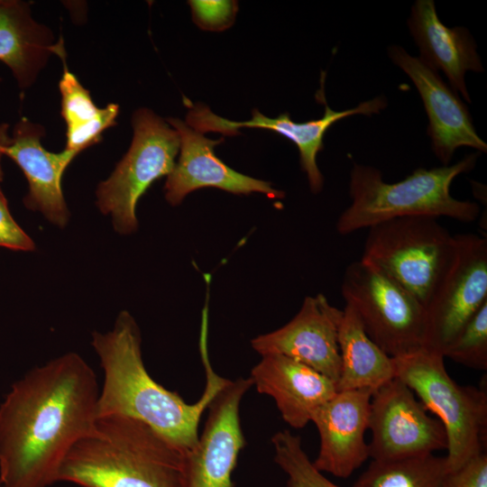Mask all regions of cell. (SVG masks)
I'll return each instance as SVG.
<instances>
[{"label": "cell", "instance_id": "6da1fadb", "mask_svg": "<svg viewBox=\"0 0 487 487\" xmlns=\"http://www.w3.org/2000/svg\"><path fill=\"white\" fill-rule=\"evenodd\" d=\"M98 395L93 369L73 352L14 381L0 404L1 486L58 482L65 456L95 427Z\"/></svg>", "mask_w": 487, "mask_h": 487}, {"label": "cell", "instance_id": "7a4b0ae2", "mask_svg": "<svg viewBox=\"0 0 487 487\" xmlns=\"http://www.w3.org/2000/svg\"><path fill=\"white\" fill-rule=\"evenodd\" d=\"M206 337H200L206 388L197 402L188 404L151 377L142 356L140 328L127 310L121 311L110 331L92 334L91 345L104 374L97 418L122 415L141 420L178 446L192 450L198 440L203 412L229 381L213 371Z\"/></svg>", "mask_w": 487, "mask_h": 487}, {"label": "cell", "instance_id": "3957f363", "mask_svg": "<svg viewBox=\"0 0 487 487\" xmlns=\"http://www.w3.org/2000/svg\"><path fill=\"white\" fill-rule=\"evenodd\" d=\"M189 452L141 420L103 416L70 448L58 482L80 487H189Z\"/></svg>", "mask_w": 487, "mask_h": 487}, {"label": "cell", "instance_id": "277c9868", "mask_svg": "<svg viewBox=\"0 0 487 487\" xmlns=\"http://www.w3.org/2000/svg\"><path fill=\"white\" fill-rule=\"evenodd\" d=\"M478 155L467 154L452 165L417 169L395 183L385 182L376 168L354 163L349 186L352 202L336 222L337 232L346 235L407 216H445L463 223L475 221L480 212L478 204L455 198L450 187L458 175L473 170Z\"/></svg>", "mask_w": 487, "mask_h": 487}, {"label": "cell", "instance_id": "5b68a950", "mask_svg": "<svg viewBox=\"0 0 487 487\" xmlns=\"http://www.w3.org/2000/svg\"><path fill=\"white\" fill-rule=\"evenodd\" d=\"M444 358L420 348L393 360L396 377L443 425L447 440L445 458L451 473L486 452L487 392L458 384L446 372Z\"/></svg>", "mask_w": 487, "mask_h": 487}, {"label": "cell", "instance_id": "8992f818", "mask_svg": "<svg viewBox=\"0 0 487 487\" xmlns=\"http://www.w3.org/2000/svg\"><path fill=\"white\" fill-rule=\"evenodd\" d=\"M455 248V235L437 218L400 217L368 228L361 261L388 275L426 308Z\"/></svg>", "mask_w": 487, "mask_h": 487}, {"label": "cell", "instance_id": "52a82bcc", "mask_svg": "<svg viewBox=\"0 0 487 487\" xmlns=\"http://www.w3.org/2000/svg\"><path fill=\"white\" fill-rule=\"evenodd\" d=\"M132 124L127 152L96 191L98 209L123 235L137 230L139 199L155 180L172 171L180 146L177 131L148 108L136 110Z\"/></svg>", "mask_w": 487, "mask_h": 487}, {"label": "cell", "instance_id": "ba28073f", "mask_svg": "<svg viewBox=\"0 0 487 487\" xmlns=\"http://www.w3.org/2000/svg\"><path fill=\"white\" fill-rule=\"evenodd\" d=\"M342 296L368 336L391 357L423 348L426 308L377 268L355 261L345 269Z\"/></svg>", "mask_w": 487, "mask_h": 487}, {"label": "cell", "instance_id": "9c48e42d", "mask_svg": "<svg viewBox=\"0 0 487 487\" xmlns=\"http://www.w3.org/2000/svg\"><path fill=\"white\" fill-rule=\"evenodd\" d=\"M453 258L426 307L423 348L444 352L487 302V239L455 234Z\"/></svg>", "mask_w": 487, "mask_h": 487}, {"label": "cell", "instance_id": "30bf717a", "mask_svg": "<svg viewBox=\"0 0 487 487\" xmlns=\"http://www.w3.org/2000/svg\"><path fill=\"white\" fill-rule=\"evenodd\" d=\"M368 428L372 439L369 457L391 461L416 457L446 449L443 425L398 377L378 388L372 396Z\"/></svg>", "mask_w": 487, "mask_h": 487}, {"label": "cell", "instance_id": "8fae6325", "mask_svg": "<svg viewBox=\"0 0 487 487\" xmlns=\"http://www.w3.org/2000/svg\"><path fill=\"white\" fill-rule=\"evenodd\" d=\"M387 105V99L383 96L362 102L354 108L343 111H335L325 102L324 115L319 119L304 123L292 121L289 113L270 118L256 109L253 111L250 120L234 122L215 115L207 106L191 105L188 106L189 110L186 123L203 134L207 132H216L231 136L240 133V128L249 127L267 129L288 138L299 150L300 166L307 174L311 191L318 193L323 188L324 177L318 169L317 156L324 148L323 140L326 131L335 122L345 117L379 114Z\"/></svg>", "mask_w": 487, "mask_h": 487}, {"label": "cell", "instance_id": "7c38bea8", "mask_svg": "<svg viewBox=\"0 0 487 487\" xmlns=\"http://www.w3.org/2000/svg\"><path fill=\"white\" fill-rule=\"evenodd\" d=\"M343 310L317 294L306 297L300 309L286 325L251 340L262 356L281 354L299 361L337 382L341 359L338 330Z\"/></svg>", "mask_w": 487, "mask_h": 487}, {"label": "cell", "instance_id": "4fadbf2b", "mask_svg": "<svg viewBox=\"0 0 487 487\" xmlns=\"http://www.w3.org/2000/svg\"><path fill=\"white\" fill-rule=\"evenodd\" d=\"M388 52L392 62L410 78L421 96L429 121L427 132L432 150L443 165L449 164L461 146L486 152L487 144L477 134L466 106L437 71L400 46L392 45Z\"/></svg>", "mask_w": 487, "mask_h": 487}, {"label": "cell", "instance_id": "5bb4252c", "mask_svg": "<svg viewBox=\"0 0 487 487\" xmlns=\"http://www.w3.org/2000/svg\"><path fill=\"white\" fill-rule=\"evenodd\" d=\"M179 137V156L164 186L165 198L179 205L190 192L202 188H216L237 195L262 193L269 198H282L284 192L268 181L242 174L217 158L215 147L224 139L211 140L179 118H168Z\"/></svg>", "mask_w": 487, "mask_h": 487}, {"label": "cell", "instance_id": "9a60e30c", "mask_svg": "<svg viewBox=\"0 0 487 487\" xmlns=\"http://www.w3.org/2000/svg\"><path fill=\"white\" fill-rule=\"evenodd\" d=\"M250 378L228 382L208 406V417L196 446L189 452V487H234L231 476L245 445L239 409Z\"/></svg>", "mask_w": 487, "mask_h": 487}, {"label": "cell", "instance_id": "2e32d148", "mask_svg": "<svg viewBox=\"0 0 487 487\" xmlns=\"http://www.w3.org/2000/svg\"><path fill=\"white\" fill-rule=\"evenodd\" d=\"M372 396L366 389L337 391L314 412L320 447L312 463L318 471L348 478L369 458L364 434Z\"/></svg>", "mask_w": 487, "mask_h": 487}, {"label": "cell", "instance_id": "e0dca14e", "mask_svg": "<svg viewBox=\"0 0 487 487\" xmlns=\"http://www.w3.org/2000/svg\"><path fill=\"white\" fill-rule=\"evenodd\" d=\"M44 134L42 125L22 118L14 126L4 154L15 162L27 179L25 207L40 212L49 222L62 228L69 220L62 177L78 154L66 149L60 152L47 151L41 143Z\"/></svg>", "mask_w": 487, "mask_h": 487}, {"label": "cell", "instance_id": "ac0fdd59", "mask_svg": "<svg viewBox=\"0 0 487 487\" xmlns=\"http://www.w3.org/2000/svg\"><path fill=\"white\" fill-rule=\"evenodd\" d=\"M249 378L258 392L274 400L283 420L294 428L304 427L337 391L326 376L281 354L262 356Z\"/></svg>", "mask_w": 487, "mask_h": 487}, {"label": "cell", "instance_id": "d6986e66", "mask_svg": "<svg viewBox=\"0 0 487 487\" xmlns=\"http://www.w3.org/2000/svg\"><path fill=\"white\" fill-rule=\"evenodd\" d=\"M409 28L417 43L420 59L431 68L442 70L450 87L471 102L464 76L466 71H483L476 45L467 29L448 28L439 19L433 0H417L411 7Z\"/></svg>", "mask_w": 487, "mask_h": 487}, {"label": "cell", "instance_id": "ffe728a7", "mask_svg": "<svg viewBox=\"0 0 487 487\" xmlns=\"http://www.w3.org/2000/svg\"><path fill=\"white\" fill-rule=\"evenodd\" d=\"M57 43L51 29L32 17L28 2L0 0V61L21 89L34 84Z\"/></svg>", "mask_w": 487, "mask_h": 487}, {"label": "cell", "instance_id": "44dd1931", "mask_svg": "<svg viewBox=\"0 0 487 487\" xmlns=\"http://www.w3.org/2000/svg\"><path fill=\"white\" fill-rule=\"evenodd\" d=\"M338 345L341 368L337 391L366 389L373 393L396 377L393 357L368 336L355 312L347 305L343 309Z\"/></svg>", "mask_w": 487, "mask_h": 487}, {"label": "cell", "instance_id": "7402d4cb", "mask_svg": "<svg viewBox=\"0 0 487 487\" xmlns=\"http://www.w3.org/2000/svg\"><path fill=\"white\" fill-rule=\"evenodd\" d=\"M54 54L63 63L59 88L61 96L60 115L66 124L64 149L79 154L99 142L103 133L116 124L119 106L110 103L105 107H98L94 103L90 92L68 69L63 41L59 40Z\"/></svg>", "mask_w": 487, "mask_h": 487}, {"label": "cell", "instance_id": "603a6c76", "mask_svg": "<svg viewBox=\"0 0 487 487\" xmlns=\"http://www.w3.org/2000/svg\"><path fill=\"white\" fill-rule=\"evenodd\" d=\"M448 473L446 458L433 454L372 460L353 487H443Z\"/></svg>", "mask_w": 487, "mask_h": 487}, {"label": "cell", "instance_id": "cb8c5ba5", "mask_svg": "<svg viewBox=\"0 0 487 487\" xmlns=\"http://www.w3.org/2000/svg\"><path fill=\"white\" fill-rule=\"evenodd\" d=\"M274 461L287 474V487H340L329 481L309 460L299 436L289 430L271 437Z\"/></svg>", "mask_w": 487, "mask_h": 487}, {"label": "cell", "instance_id": "d4e9b609", "mask_svg": "<svg viewBox=\"0 0 487 487\" xmlns=\"http://www.w3.org/2000/svg\"><path fill=\"white\" fill-rule=\"evenodd\" d=\"M444 357L472 369H487V302L450 343Z\"/></svg>", "mask_w": 487, "mask_h": 487}, {"label": "cell", "instance_id": "484cf974", "mask_svg": "<svg viewBox=\"0 0 487 487\" xmlns=\"http://www.w3.org/2000/svg\"><path fill=\"white\" fill-rule=\"evenodd\" d=\"M194 22L202 29L222 31L229 27L235 17L234 1H188Z\"/></svg>", "mask_w": 487, "mask_h": 487}, {"label": "cell", "instance_id": "4316f807", "mask_svg": "<svg viewBox=\"0 0 487 487\" xmlns=\"http://www.w3.org/2000/svg\"><path fill=\"white\" fill-rule=\"evenodd\" d=\"M0 247L13 251L35 250L33 240L25 233L11 214L7 199L0 187Z\"/></svg>", "mask_w": 487, "mask_h": 487}, {"label": "cell", "instance_id": "83f0119b", "mask_svg": "<svg viewBox=\"0 0 487 487\" xmlns=\"http://www.w3.org/2000/svg\"><path fill=\"white\" fill-rule=\"evenodd\" d=\"M443 487H487V455L482 452L456 471L448 473Z\"/></svg>", "mask_w": 487, "mask_h": 487}, {"label": "cell", "instance_id": "f1b7e54d", "mask_svg": "<svg viewBox=\"0 0 487 487\" xmlns=\"http://www.w3.org/2000/svg\"><path fill=\"white\" fill-rule=\"evenodd\" d=\"M11 134L9 133V126L7 124H0V183L4 179V170L2 167V159L5 156L4 152L9 144Z\"/></svg>", "mask_w": 487, "mask_h": 487}, {"label": "cell", "instance_id": "f546056e", "mask_svg": "<svg viewBox=\"0 0 487 487\" xmlns=\"http://www.w3.org/2000/svg\"><path fill=\"white\" fill-rule=\"evenodd\" d=\"M0 487H2V486H1V483H0Z\"/></svg>", "mask_w": 487, "mask_h": 487}]
</instances>
